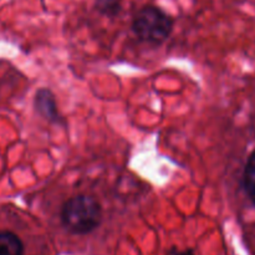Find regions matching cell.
Returning <instances> with one entry per match:
<instances>
[{
    "mask_svg": "<svg viewBox=\"0 0 255 255\" xmlns=\"http://www.w3.org/2000/svg\"><path fill=\"white\" fill-rule=\"evenodd\" d=\"M172 254L173 255H194V253L192 251H182V252L174 251V252H172Z\"/></svg>",
    "mask_w": 255,
    "mask_h": 255,
    "instance_id": "cell-7",
    "label": "cell"
},
{
    "mask_svg": "<svg viewBox=\"0 0 255 255\" xmlns=\"http://www.w3.org/2000/svg\"><path fill=\"white\" fill-rule=\"evenodd\" d=\"M61 222L72 234H89L102 222L101 204L91 196L72 197L61 209Z\"/></svg>",
    "mask_w": 255,
    "mask_h": 255,
    "instance_id": "cell-1",
    "label": "cell"
},
{
    "mask_svg": "<svg viewBox=\"0 0 255 255\" xmlns=\"http://www.w3.org/2000/svg\"><path fill=\"white\" fill-rule=\"evenodd\" d=\"M243 184L247 194L255 206V151L251 154L244 169Z\"/></svg>",
    "mask_w": 255,
    "mask_h": 255,
    "instance_id": "cell-5",
    "label": "cell"
},
{
    "mask_svg": "<svg viewBox=\"0 0 255 255\" xmlns=\"http://www.w3.org/2000/svg\"><path fill=\"white\" fill-rule=\"evenodd\" d=\"M96 10L106 16H116L121 11V0H97Z\"/></svg>",
    "mask_w": 255,
    "mask_h": 255,
    "instance_id": "cell-6",
    "label": "cell"
},
{
    "mask_svg": "<svg viewBox=\"0 0 255 255\" xmlns=\"http://www.w3.org/2000/svg\"><path fill=\"white\" fill-rule=\"evenodd\" d=\"M35 107H36V111L46 120L55 122V124L60 122V115L56 109V101H55L54 95L49 90L41 89L36 92Z\"/></svg>",
    "mask_w": 255,
    "mask_h": 255,
    "instance_id": "cell-3",
    "label": "cell"
},
{
    "mask_svg": "<svg viewBox=\"0 0 255 255\" xmlns=\"http://www.w3.org/2000/svg\"><path fill=\"white\" fill-rule=\"evenodd\" d=\"M132 30L143 41L161 44L171 35L173 20L163 10L149 5L137 12L132 22Z\"/></svg>",
    "mask_w": 255,
    "mask_h": 255,
    "instance_id": "cell-2",
    "label": "cell"
},
{
    "mask_svg": "<svg viewBox=\"0 0 255 255\" xmlns=\"http://www.w3.org/2000/svg\"><path fill=\"white\" fill-rule=\"evenodd\" d=\"M24 244L16 234L0 232V255H22Z\"/></svg>",
    "mask_w": 255,
    "mask_h": 255,
    "instance_id": "cell-4",
    "label": "cell"
}]
</instances>
